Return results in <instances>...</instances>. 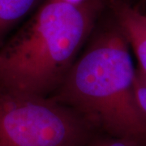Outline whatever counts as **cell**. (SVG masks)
Returning a JSON list of instances; mask_svg holds the SVG:
<instances>
[{
    "mask_svg": "<svg viewBox=\"0 0 146 146\" xmlns=\"http://www.w3.org/2000/svg\"><path fill=\"white\" fill-rule=\"evenodd\" d=\"M127 45L121 32L102 33L74 63L54 101L76 110L92 128L146 146V117L136 100Z\"/></svg>",
    "mask_w": 146,
    "mask_h": 146,
    "instance_id": "obj_2",
    "label": "cell"
},
{
    "mask_svg": "<svg viewBox=\"0 0 146 146\" xmlns=\"http://www.w3.org/2000/svg\"><path fill=\"white\" fill-rule=\"evenodd\" d=\"M135 93L138 105L141 108L142 113L146 117V85L141 81L136 75L135 80Z\"/></svg>",
    "mask_w": 146,
    "mask_h": 146,
    "instance_id": "obj_7",
    "label": "cell"
},
{
    "mask_svg": "<svg viewBox=\"0 0 146 146\" xmlns=\"http://www.w3.org/2000/svg\"><path fill=\"white\" fill-rule=\"evenodd\" d=\"M84 146H140L132 141L106 135L103 137L90 139Z\"/></svg>",
    "mask_w": 146,
    "mask_h": 146,
    "instance_id": "obj_6",
    "label": "cell"
},
{
    "mask_svg": "<svg viewBox=\"0 0 146 146\" xmlns=\"http://www.w3.org/2000/svg\"><path fill=\"white\" fill-rule=\"evenodd\" d=\"M136 75L140 78L141 81L146 85V74L141 72V71H139V70H136Z\"/></svg>",
    "mask_w": 146,
    "mask_h": 146,
    "instance_id": "obj_8",
    "label": "cell"
},
{
    "mask_svg": "<svg viewBox=\"0 0 146 146\" xmlns=\"http://www.w3.org/2000/svg\"><path fill=\"white\" fill-rule=\"evenodd\" d=\"M40 0H0V48Z\"/></svg>",
    "mask_w": 146,
    "mask_h": 146,
    "instance_id": "obj_5",
    "label": "cell"
},
{
    "mask_svg": "<svg viewBox=\"0 0 146 146\" xmlns=\"http://www.w3.org/2000/svg\"><path fill=\"white\" fill-rule=\"evenodd\" d=\"M101 0H49L0 48V87L42 97L58 88L75 63Z\"/></svg>",
    "mask_w": 146,
    "mask_h": 146,
    "instance_id": "obj_1",
    "label": "cell"
},
{
    "mask_svg": "<svg viewBox=\"0 0 146 146\" xmlns=\"http://www.w3.org/2000/svg\"><path fill=\"white\" fill-rule=\"evenodd\" d=\"M91 130L54 100L0 87V146H84Z\"/></svg>",
    "mask_w": 146,
    "mask_h": 146,
    "instance_id": "obj_3",
    "label": "cell"
},
{
    "mask_svg": "<svg viewBox=\"0 0 146 146\" xmlns=\"http://www.w3.org/2000/svg\"><path fill=\"white\" fill-rule=\"evenodd\" d=\"M112 7L120 32L136 54L138 70L146 74V16L121 1L113 2Z\"/></svg>",
    "mask_w": 146,
    "mask_h": 146,
    "instance_id": "obj_4",
    "label": "cell"
}]
</instances>
